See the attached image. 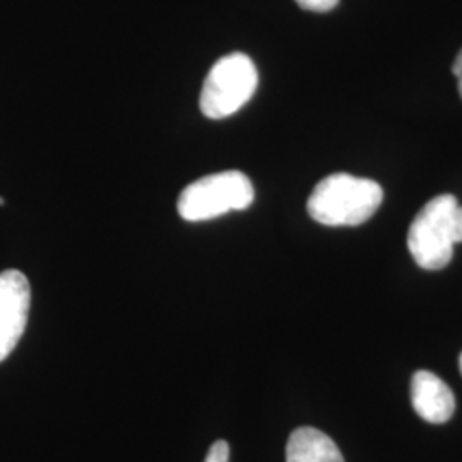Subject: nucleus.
I'll use <instances>...</instances> for the list:
<instances>
[{
    "instance_id": "obj_1",
    "label": "nucleus",
    "mask_w": 462,
    "mask_h": 462,
    "mask_svg": "<svg viewBox=\"0 0 462 462\" xmlns=\"http://www.w3.org/2000/svg\"><path fill=\"white\" fill-rule=\"evenodd\" d=\"M383 190L370 179L334 173L317 183L307 209L312 219L326 226H358L379 209Z\"/></svg>"
},
{
    "instance_id": "obj_5",
    "label": "nucleus",
    "mask_w": 462,
    "mask_h": 462,
    "mask_svg": "<svg viewBox=\"0 0 462 462\" xmlns=\"http://www.w3.org/2000/svg\"><path fill=\"white\" fill-rule=\"evenodd\" d=\"M32 307L28 278L16 269L0 273V362H4L23 337Z\"/></svg>"
},
{
    "instance_id": "obj_9",
    "label": "nucleus",
    "mask_w": 462,
    "mask_h": 462,
    "mask_svg": "<svg viewBox=\"0 0 462 462\" xmlns=\"http://www.w3.org/2000/svg\"><path fill=\"white\" fill-rule=\"evenodd\" d=\"M298 5L305 11L312 13H329L332 11L339 0H295Z\"/></svg>"
},
{
    "instance_id": "obj_7",
    "label": "nucleus",
    "mask_w": 462,
    "mask_h": 462,
    "mask_svg": "<svg viewBox=\"0 0 462 462\" xmlns=\"http://www.w3.org/2000/svg\"><path fill=\"white\" fill-rule=\"evenodd\" d=\"M286 462H345V457L329 435L312 427H301L290 435Z\"/></svg>"
},
{
    "instance_id": "obj_11",
    "label": "nucleus",
    "mask_w": 462,
    "mask_h": 462,
    "mask_svg": "<svg viewBox=\"0 0 462 462\" xmlns=\"http://www.w3.org/2000/svg\"><path fill=\"white\" fill-rule=\"evenodd\" d=\"M459 370H461V374H462V353H461V356H459Z\"/></svg>"
},
{
    "instance_id": "obj_10",
    "label": "nucleus",
    "mask_w": 462,
    "mask_h": 462,
    "mask_svg": "<svg viewBox=\"0 0 462 462\" xmlns=\"http://www.w3.org/2000/svg\"><path fill=\"white\" fill-rule=\"evenodd\" d=\"M452 72H454V76H456V79H457V88H459V95H461L462 98V49L461 51L457 53L456 60H454Z\"/></svg>"
},
{
    "instance_id": "obj_4",
    "label": "nucleus",
    "mask_w": 462,
    "mask_h": 462,
    "mask_svg": "<svg viewBox=\"0 0 462 462\" xmlns=\"http://www.w3.org/2000/svg\"><path fill=\"white\" fill-rule=\"evenodd\" d=\"M259 72L245 53H230L211 67L202 91L200 110L208 118H226L244 108L255 95Z\"/></svg>"
},
{
    "instance_id": "obj_8",
    "label": "nucleus",
    "mask_w": 462,
    "mask_h": 462,
    "mask_svg": "<svg viewBox=\"0 0 462 462\" xmlns=\"http://www.w3.org/2000/svg\"><path fill=\"white\" fill-rule=\"evenodd\" d=\"M204 462H230V446L226 440H217L209 447Z\"/></svg>"
},
{
    "instance_id": "obj_3",
    "label": "nucleus",
    "mask_w": 462,
    "mask_h": 462,
    "mask_svg": "<svg viewBox=\"0 0 462 462\" xmlns=\"http://www.w3.org/2000/svg\"><path fill=\"white\" fill-rule=\"evenodd\" d=\"M255 190L245 173L228 170L208 175L187 185L177 209L185 221H209L231 211H244L254 202Z\"/></svg>"
},
{
    "instance_id": "obj_6",
    "label": "nucleus",
    "mask_w": 462,
    "mask_h": 462,
    "mask_svg": "<svg viewBox=\"0 0 462 462\" xmlns=\"http://www.w3.org/2000/svg\"><path fill=\"white\" fill-rule=\"evenodd\" d=\"M411 402L414 411L429 423H446L456 411V399L444 380L435 374L420 370L411 379Z\"/></svg>"
},
{
    "instance_id": "obj_2",
    "label": "nucleus",
    "mask_w": 462,
    "mask_h": 462,
    "mask_svg": "<svg viewBox=\"0 0 462 462\" xmlns=\"http://www.w3.org/2000/svg\"><path fill=\"white\" fill-rule=\"evenodd\" d=\"M462 242V208L450 194L429 200L408 231V248L414 263L427 269H444Z\"/></svg>"
}]
</instances>
